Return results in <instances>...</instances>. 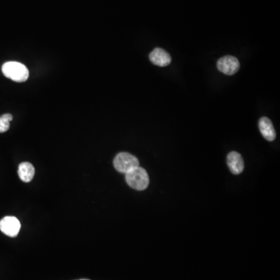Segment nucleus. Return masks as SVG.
<instances>
[{
    "label": "nucleus",
    "instance_id": "4",
    "mask_svg": "<svg viewBox=\"0 0 280 280\" xmlns=\"http://www.w3.org/2000/svg\"><path fill=\"white\" fill-rule=\"evenodd\" d=\"M217 68L223 74L232 76L239 70L240 63L235 56H223L218 60Z\"/></svg>",
    "mask_w": 280,
    "mask_h": 280
},
{
    "label": "nucleus",
    "instance_id": "10",
    "mask_svg": "<svg viewBox=\"0 0 280 280\" xmlns=\"http://www.w3.org/2000/svg\"><path fill=\"white\" fill-rule=\"evenodd\" d=\"M13 120L11 114H4L0 116V132H5L8 131L11 126V122Z\"/></svg>",
    "mask_w": 280,
    "mask_h": 280
},
{
    "label": "nucleus",
    "instance_id": "7",
    "mask_svg": "<svg viewBox=\"0 0 280 280\" xmlns=\"http://www.w3.org/2000/svg\"><path fill=\"white\" fill-rule=\"evenodd\" d=\"M150 60L156 66L165 67L171 63V57L164 49L157 48L150 54Z\"/></svg>",
    "mask_w": 280,
    "mask_h": 280
},
{
    "label": "nucleus",
    "instance_id": "11",
    "mask_svg": "<svg viewBox=\"0 0 280 280\" xmlns=\"http://www.w3.org/2000/svg\"><path fill=\"white\" fill-rule=\"evenodd\" d=\"M79 280H89V279H85V278H83V279H79Z\"/></svg>",
    "mask_w": 280,
    "mask_h": 280
},
{
    "label": "nucleus",
    "instance_id": "6",
    "mask_svg": "<svg viewBox=\"0 0 280 280\" xmlns=\"http://www.w3.org/2000/svg\"><path fill=\"white\" fill-rule=\"evenodd\" d=\"M226 163L229 170L234 174H241L245 168V163L242 155L235 151L228 154L226 157Z\"/></svg>",
    "mask_w": 280,
    "mask_h": 280
},
{
    "label": "nucleus",
    "instance_id": "8",
    "mask_svg": "<svg viewBox=\"0 0 280 280\" xmlns=\"http://www.w3.org/2000/svg\"><path fill=\"white\" fill-rule=\"evenodd\" d=\"M258 126H259L260 132L265 139L268 141H273L275 139L276 133H275V128L269 118L267 117H262L259 120Z\"/></svg>",
    "mask_w": 280,
    "mask_h": 280
},
{
    "label": "nucleus",
    "instance_id": "2",
    "mask_svg": "<svg viewBox=\"0 0 280 280\" xmlns=\"http://www.w3.org/2000/svg\"><path fill=\"white\" fill-rule=\"evenodd\" d=\"M125 180L130 187L138 191L145 190L150 183L147 171L139 166L125 174Z\"/></svg>",
    "mask_w": 280,
    "mask_h": 280
},
{
    "label": "nucleus",
    "instance_id": "1",
    "mask_svg": "<svg viewBox=\"0 0 280 280\" xmlns=\"http://www.w3.org/2000/svg\"><path fill=\"white\" fill-rule=\"evenodd\" d=\"M4 76L13 81L25 82L29 77V70L27 66L18 62H7L2 67Z\"/></svg>",
    "mask_w": 280,
    "mask_h": 280
},
{
    "label": "nucleus",
    "instance_id": "9",
    "mask_svg": "<svg viewBox=\"0 0 280 280\" xmlns=\"http://www.w3.org/2000/svg\"><path fill=\"white\" fill-rule=\"evenodd\" d=\"M34 166L29 162H23L19 165L18 175L21 181L24 182H30L34 178Z\"/></svg>",
    "mask_w": 280,
    "mask_h": 280
},
{
    "label": "nucleus",
    "instance_id": "5",
    "mask_svg": "<svg viewBox=\"0 0 280 280\" xmlns=\"http://www.w3.org/2000/svg\"><path fill=\"white\" fill-rule=\"evenodd\" d=\"M21 227V222L15 216H6L0 220V230L11 238L18 235Z\"/></svg>",
    "mask_w": 280,
    "mask_h": 280
},
{
    "label": "nucleus",
    "instance_id": "3",
    "mask_svg": "<svg viewBox=\"0 0 280 280\" xmlns=\"http://www.w3.org/2000/svg\"><path fill=\"white\" fill-rule=\"evenodd\" d=\"M138 166V158L128 153H120L114 159V167L120 173L127 174Z\"/></svg>",
    "mask_w": 280,
    "mask_h": 280
}]
</instances>
